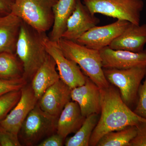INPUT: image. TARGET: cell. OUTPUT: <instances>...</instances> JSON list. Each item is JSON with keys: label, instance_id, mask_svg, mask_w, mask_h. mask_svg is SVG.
<instances>
[{"label": "cell", "instance_id": "52a82bcc", "mask_svg": "<svg viewBox=\"0 0 146 146\" xmlns=\"http://www.w3.org/2000/svg\"><path fill=\"white\" fill-rule=\"evenodd\" d=\"M108 81L119 90L123 102L129 106L136 101L141 82L146 74V66L127 69L104 68Z\"/></svg>", "mask_w": 146, "mask_h": 146}, {"label": "cell", "instance_id": "f1b7e54d", "mask_svg": "<svg viewBox=\"0 0 146 146\" xmlns=\"http://www.w3.org/2000/svg\"><path fill=\"white\" fill-rule=\"evenodd\" d=\"M15 0H0V16L11 13Z\"/></svg>", "mask_w": 146, "mask_h": 146}, {"label": "cell", "instance_id": "7c38bea8", "mask_svg": "<svg viewBox=\"0 0 146 146\" xmlns=\"http://www.w3.org/2000/svg\"><path fill=\"white\" fill-rule=\"evenodd\" d=\"M100 51L103 68L127 69L146 66V49L135 52L107 46Z\"/></svg>", "mask_w": 146, "mask_h": 146}, {"label": "cell", "instance_id": "83f0119b", "mask_svg": "<svg viewBox=\"0 0 146 146\" xmlns=\"http://www.w3.org/2000/svg\"><path fill=\"white\" fill-rule=\"evenodd\" d=\"M64 140L57 133H54L41 141L38 146H62Z\"/></svg>", "mask_w": 146, "mask_h": 146}, {"label": "cell", "instance_id": "d4e9b609", "mask_svg": "<svg viewBox=\"0 0 146 146\" xmlns=\"http://www.w3.org/2000/svg\"><path fill=\"white\" fill-rule=\"evenodd\" d=\"M143 84L138 89V100L137 106L133 112L142 117L146 119V74Z\"/></svg>", "mask_w": 146, "mask_h": 146}, {"label": "cell", "instance_id": "7a4b0ae2", "mask_svg": "<svg viewBox=\"0 0 146 146\" xmlns=\"http://www.w3.org/2000/svg\"><path fill=\"white\" fill-rule=\"evenodd\" d=\"M46 33H40L23 21L16 45V54L23 65L24 77L28 81L46 59L44 44Z\"/></svg>", "mask_w": 146, "mask_h": 146}, {"label": "cell", "instance_id": "8992f818", "mask_svg": "<svg viewBox=\"0 0 146 146\" xmlns=\"http://www.w3.org/2000/svg\"><path fill=\"white\" fill-rule=\"evenodd\" d=\"M82 2L93 14L100 13L136 25H140L144 7L143 0H83Z\"/></svg>", "mask_w": 146, "mask_h": 146}, {"label": "cell", "instance_id": "603a6c76", "mask_svg": "<svg viewBox=\"0 0 146 146\" xmlns=\"http://www.w3.org/2000/svg\"><path fill=\"white\" fill-rule=\"evenodd\" d=\"M21 90L11 91L0 96V121L7 116L19 101Z\"/></svg>", "mask_w": 146, "mask_h": 146}, {"label": "cell", "instance_id": "e0dca14e", "mask_svg": "<svg viewBox=\"0 0 146 146\" xmlns=\"http://www.w3.org/2000/svg\"><path fill=\"white\" fill-rule=\"evenodd\" d=\"M22 22L21 18L12 13L0 16V52L16 53Z\"/></svg>", "mask_w": 146, "mask_h": 146}, {"label": "cell", "instance_id": "6da1fadb", "mask_svg": "<svg viewBox=\"0 0 146 146\" xmlns=\"http://www.w3.org/2000/svg\"><path fill=\"white\" fill-rule=\"evenodd\" d=\"M101 116L91 135L89 146H96L105 134L146 122L123 100L119 90L112 85L100 89Z\"/></svg>", "mask_w": 146, "mask_h": 146}, {"label": "cell", "instance_id": "3957f363", "mask_svg": "<svg viewBox=\"0 0 146 146\" xmlns=\"http://www.w3.org/2000/svg\"><path fill=\"white\" fill-rule=\"evenodd\" d=\"M57 43L65 57L76 62L100 89L110 85L105 76L100 50L62 38Z\"/></svg>", "mask_w": 146, "mask_h": 146}, {"label": "cell", "instance_id": "277c9868", "mask_svg": "<svg viewBox=\"0 0 146 146\" xmlns=\"http://www.w3.org/2000/svg\"><path fill=\"white\" fill-rule=\"evenodd\" d=\"M58 0H15L11 13L40 33L52 29L53 7Z\"/></svg>", "mask_w": 146, "mask_h": 146}, {"label": "cell", "instance_id": "ba28073f", "mask_svg": "<svg viewBox=\"0 0 146 146\" xmlns=\"http://www.w3.org/2000/svg\"><path fill=\"white\" fill-rule=\"evenodd\" d=\"M43 42L47 52L55 62L60 79L71 89L83 85L87 76L76 62L65 57L57 42L52 41L46 35Z\"/></svg>", "mask_w": 146, "mask_h": 146}, {"label": "cell", "instance_id": "cb8c5ba5", "mask_svg": "<svg viewBox=\"0 0 146 146\" xmlns=\"http://www.w3.org/2000/svg\"><path fill=\"white\" fill-rule=\"evenodd\" d=\"M27 84V80L24 77L11 80L0 79V96L11 91L21 90Z\"/></svg>", "mask_w": 146, "mask_h": 146}, {"label": "cell", "instance_id": "30bf717a", "mask_svg": "<svg viewBox=\"0 0 146 146\" xmlns=\"http://www.w3.org/2000/svg\"><path fill=\"white\" fill-rule=\"evenodd\" d=\"M21 91L19 101L7 116L0 121L1 126L18 136L24 121L38 101L31 84H27L21 89Z\"/></svg>", "mask_w": 146, "mask_h": 146}, {"label": "cell", "instance_id": "4fadbf2b", "mask_svg": "<svg viewBox=\"0 0 146 146\" xmlns=\"http://www.w3.org/2000/svg\"><path fill=\"white\" fill-rule=\"evenodd\" d=\"M71 96L73 101L77 103L85 117L100 113V89L88 77L83 85L72 89Z\"/></svg>", "mask_w": 146, "mask_h": 146}, {"label": "cell", "instance_id": "2e32d148", "mask_svg": "<svg viewBox=\"0 0 146 146\" xmlns=\"http://www.w3.org/2000/svg\"><path fill=\"white\" fill-rule=\"evenodd\" d=\"M56 66L54 60L48 54L32 79L31 85L38 100L47 89L60 80Z\"/></svg>", "mask_w": 146, "mask_h": 146}, {"label": "cell", "instance_id": "8fae6325", "mask_svg": "<svg viewBox=\"0 0 146 146\" xmlns=\"http://www.w3.org/2000/svg\"><path fill=\"white\" fill-rule=\"evenodd\" d=\"M90 12L81 0H77L74 9L66 23L61 38L76 42L84 33L99 23L100 20Z\"/></svg>", "mask_w": 146, "mask_h": 146}, {"label": "cell", "instance_id": "9c48e42d", "mask_svg": "<svg viewBox=\"0 0 146 146\" xmlns=\"http://www.w3.org/2000/svg\"><path fill=\"white\" fill-rule=\"evenodd\" d=\"M130 23L117 20L115 23L106 25L96 26L84 33L76 42L87 48L100 50L108 46L124 31Z\"/></svg>", "mask_w": 146, "mask_h": 146}, {"label": "cell", "instance_id": "d6986e66", "mask_svg": "<svg viewBox=\"0 0 146 146\" xmlns=\"http://www.w3.org/2000/svg\"><path fill=\"white\" fill-rule=\"evenodd\" d=\"M77 0H58L53 7L54 21L50 37L52 41L58 42L66 29L68 18L75 7Z\"/></svg>", "mask_w": 146, "mask_h": 146}, {"label": "cell", "instance_id": "5bb4252c", "mask_svg": "<svg viewBox=\"0 0 146 146\" xmlns=\"http://www.w3.org/2000/svg\"><path fill=\"white\" fill-rule=\"evenodd\" d=\"M71 91L72 89L60 79L45 91L37 103L42 110L58 118L71 99Z\"/></svg>", "mask_w": 146, "mask_h": 146}, {"label": "cell", "instance_id": "ffe728a7", "mask_svg": "<svg viewBox=\"0 0 146 146\" xmlns=\"http://www.w3.org/2000/svg\"><path fill=\"white\" fill-rule=\"evenodd\" d=\"M23 63L16 53L0 52V79L16 80L24 77Z\"/></svg>", "mask_w": 146, "mask_h": 146}, {"label": "cell", "instance_id": "4316f807", "mask_svg": "<svg viewBox=\"0 0 146 146\" xmlns=\"http://www.w3.org/2000/svg\"><path fill=\"white\" fill-rule=\"evenodd\" d=\"M136 136L131 140L130 146H146V122L136 126Z\"/></svg>", "mask_w": 146, "mask_h": 146}, {"label": "cell", "instance_id": "ac0fdd59", "mask_svg": "<svg viewBox=\"0 0 146 146\" xmlns=\"http://www.w3.org/2000/svg\"><path fill=\"white\" fill-rule=\"evenodd\" d=\"M85 118L77 103L68 102L58 119L56 133L65 139L69 134L76 133L79 129Z\"/></svg>", "mask_w": 146, "mask_h": 146}, {"label": "cell", "instance_id": "484cf974", "mask_svg": "<svg viewBox=\"0 0 146 146\" xmlns=\"http://www.w3.org/2000/svg\"><path fill=\"white\" fill-rule=\"evenodd\" d=\"M18 135L7 130L0 125V146H22Z\"/></svg>", "mask_w": 146, "mask_h": 146}, {"label": "cell", "instance_id": "9a60e30c", "mask_svg": "<svg viewBox=\"0 0 146 146\" xmlns=\"http://www.w3.org/2000/svg\"><path fill=\"white\" fill-rule=\"evenodd\" d=\"M146 44V24L141 25L130 23L108 47L114 50L138 52L144 50Z\"/></svg>", "mask_w": 146, "mask_h": 146}, {"label": "cell", "instance_id": "7402d4cb", "mask_svg": "<svg viewBox=\"0 0 146 146\" xmlns=\"http://www.w3.org/2000/svg\"><path fill=\"white\" fill-rule=\"evenodd\" d=\"M98 114H93L85 118L81 127L74 136L67 139L66 146H88L93 131L96 127L99 119Z\"/></svg>", "mask_w": 146, "mask_h": 146}, {"label": "cell", "instance_id": "44dd1931", "mask_svg": "<svg viewBox=\"0 0 146 146\" xmlns=\"http://www.w3.org/2000/svg\"><path fill=\"white\" fill-rule=\"evenodd\" d=\"M136 126L127 127L119 130L105 134L97 143V146H130L131 141L136 136Z\"/></svg>", "mask_w": 146, "mask_h": 146}, {"label": "cell", "instance_id": "5b68a950", "mask_svg": "<svg viewBox=\"0 0 146 146\" xmlns=\"http://www.w3.org/2000/svg\"><path fill=\"white\" fill-rule=\"evenodd\" d=\"M58 119L42 110L37 103L24 121L18 135L25 145L37 146L56 133Z\"/></svg>", "mask_w": 146, "mask_h": 146}]
</instances>
